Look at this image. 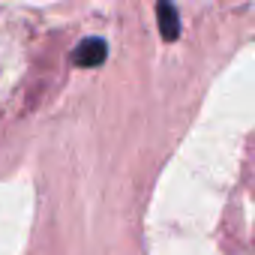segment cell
<instances>
[{"mask_svg": "<svg viewBox=\"0 0 255 255\" xmlns=\"http://www.w3.org/2000/svg\"><path fill=\"white\" fill-rule=\"evenodd\" d=\"M156 15H159V30H162V39H177L180 36V18H177V6L174 0H159L156 3Z\"/></svg>", "mask_w": 255, "mask_h": 255, "instance_id": "cell-1", "label": "cell"}, {"mask_svg": "<svg viewBox=\"0 0 255 255\" xmlns=\"http://www.w3.org/2000/svg\"><path fill=\"white\" fill-rule=\"evenodd\" d=\"M78 66H84V69H90V66H99L102 60H105V42L102 39H96V36H90V39H84L78 48H75V57H72Z\"/></svg>", "mask_w": 255, "mask_h": 255, "instance_id": "cell-2", "label": "cell"}]
</instances>
